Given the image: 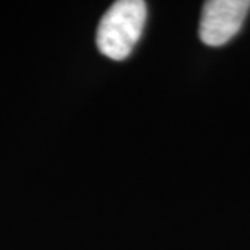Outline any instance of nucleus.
<instances>
[{
    "mask_svg": "<svg viewBox=\"0 0 250 250\" xmlns=\"http://www.w3.org/2000/svg\"><path fill=\"white\" fill-rule=\"evenodd\" d=\"M146 21V3L143 0H119L104 13L96 33L99 52L112 61L130 56L142 38Z\"/></svg>",
    "mask_w": 250,
    "mask_h": 250,
    "instance_id": "f257e3e1",
    "label": "nucleus"
},
{
    "mask_svg": "<svg viewBox=\"0 0 250 250\" xmlns=\"http://www.w3.org/2000/svg\"><path fill=\"white\" fill-rule=\"evenodd\" d=\"M250 10V0H209L203 5L200 39L208 46H223L241 29Z\"/></svg>",
    "mask_w": 250,
    "mask_h": 250,
    "instance_id": "f03ea898",
    "label": "nucleus"
}]
</instances>
